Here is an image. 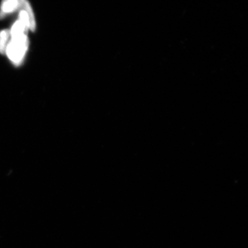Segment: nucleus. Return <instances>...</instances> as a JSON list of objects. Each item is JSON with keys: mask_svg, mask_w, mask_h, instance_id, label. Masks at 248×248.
<instances>
[{"mask_svg": "<svg viewBox=\"0 0 248 248\" xmlns=\"http://www.w3.org/2000/svg\"><path fill=\"white\" fill-rule=\"evenodd\" d=\"M29 46L27 35L11 38L9 42L5 54L15 66H19L24 60Z\"/></svg>", "mask_w": 248, "mask_h": 248, "instance_id": "obj_1", "label": "nucleus"}, {"mask_svg": "<svg viewBox=\"0 0 248 248\" xmlns=\"http://www.w3.org/2000/svg\"><path fill=\"white\" fill-rule=\"evenodd\" d=\"M24 0H2L0 7V19L20 10Z\"/></svg>", "mask_w": 248, "mask_h": 248, "instance_id": "obj_2", "label": "nucleus"}, {"mask_svg": "<svg viewBox=\"0 0 248 248\" xmlns=\"http://www.w3.org/2000/svg\"><path fill=\"white\" fill-rule=\"evenodd\" d=\"M29 30L26 25L18 19L15 21L14 24L12 25L11 30H9L10 31L11 38L27 35Z\"/></svg>", "mask_w": 248, "mask_h": 248, "instance_id": "obj_3", "label": "nucleus"}, {"mask_svg": "<svg viewBox=\"0 0 248 248\" xmlns=\"http://www.w3.org/2000/svg\"><path fill=\"white\" fill-rule=\"evenodd\" d=\"M10 38V31L4 30L0 31V54H5L6 48Z\"/></svg>", "mask_w": 248, "mask_h": 248, "instance_id": "obj_4", "label": "nucleus"}]
</instances>
